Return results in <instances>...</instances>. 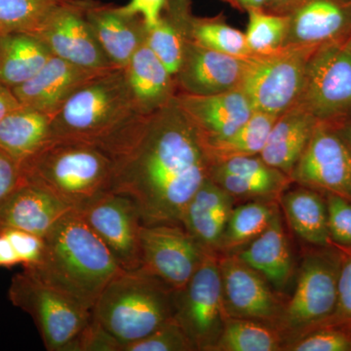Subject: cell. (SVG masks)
I'll return each mask as SVG.
<instances>
[{"mask_svg": "<svg viewBox=\"0 0 351 351\" xmlns=\"http://www.w3.org/2000/svg\"><path fill=\"white\" fill-rule=\"evenodd\" d=\"M104 149L112 160L110 191L130 198L144 226H181L211 166L204 141L176 97L141 115Z\"/></svg>", "mask_w": 351, "mask_h": 351, "instance_id": "1", "label": "cell"}, {"mask_svg": "<svg viewBox=\"0 0 351 351\" xmlns=\"http://www.w3.org/2000/svg\"><path fill=\"white\" fill-rule=\"evenodd\" d=\"M44 241L40 263L24 269L88 308H93L106 286L123 271L78 210L60 219Z\"/></svg>", "mask_w": 351, "mask_h": 351, "instance_id": "2", "label": "cell"}, {"mask_svg": "<svg viewBox=\"0 0 351 351\" xmlns=\"http://www.w3.org/2000/svg\"><path fill=\"white\" fill-rule=\"evenodd\" d=\"M141 117L132 101L124 68H113L78 88L51 117V141L105 147Z\"/></svg>", "mask_w": 351, "mask_h": 351, "instance_id": "3", "label": "cell"}, {"mask_svg": "<svg viewBox=\"0 0 351 351\" xmlns=\"http://www.w3.org/2000/svg\"><path fill=\"white\" fill-rule=\"evenodd\" d=\"M25 181L82 210L110 191L112 160L103 147L77 141L52 140L22 163Z\"/></svg>", "mask_w": 351, "mask_h": 351, "instance_id": "4", "label": "cell"}, {"mask_svg": "<svg viewBox=\"0 0 351 351\" xmlns=\"http://www.w3.org/2000/svg\"><path fill=\"white\" fill-rule=\"evenodd\" d=\"M175 291L142 267L114 277L92 314L122 346L140 341L174 318Z\"/></svg>", "mask_w": 351, "mask_h": 351, "instance_id": "5", "label": "cell"}, {"mask_svg": "<svg viewBox=\"0 0 351 351\" xmlns=\"http://www.w3.org/2000/svg\"><path fill=\"white\" fill-rule=\"evenodd\" d=\"M341 258V250L334 246L316 247L304 254L294 294L284 304L276 324L284 346L326 324L334 315Z\"/></svg>", "mask_w": 351, "mask_h": 351, "instance_id": "6", "label": "cell"}, {"mask_svg": "<svg viewBox=\"0 0 351 351\" xmlns=\"http://www.w3.org/2000/svg\"><path fill=\"white\" fill-rule=\"evenodd\" d=\"M8 298L31 315L49 351H66L92 318V309L27 269L12 277Z\"/></svg>", "mask_w": 351, "mask_h": 351, "instance_id": "7", "label": "cell"}, {"mask_svg": "<svg viewBox=\"0 0 351 351\" xmlns=\"http://www.w3.org/2000/svg\"><path fill=\"white\" fill-rule=\"evenodd\" d=\"M317 47L283 46L249 58L241 89L254 110L279 117L297 105L304 88L307 62Z\"/></svg>", "mask_w": 351, "mask_h": 351, "instance_id": "8", "label": "cell"}, {"mask_svg": "<svg viewBox=\"0 0 351 351\" xmlns=\"http://www.w3.org/2000/svg\"><path fill=\"white\" fill-rule=\"evenodd\" d=\"M297 105L325 123L351 117V34L313 51Z\"/></svg>", "mask_w": 351, "mask_h": 351, "instance_id": "9", "label": "cell"}, {"mask_svg": "<svg viewBox=\"0 0 351 351\" xmlns=\"http://www.w3.org/2000/svg\"><path fill=\"white\" fill-rule=\"evenodd\" d=\"M218 258L207 254L188 284L175 291V320L196 350L213 351L230 317L223 302Z\"/></svg>", "mask_w": 351, "mask_h": 351, "instance_id": "10", "label": "cell"}, {"mask_svg": "<svg viewBox=\"0 0 351 351\" xmlns=\"http://www.w3.org/2000/svg\"><path fill=\"white\" fill-rule=\"evenodd\" d=\"M290 178L300 186L351 201V151L336 125L318 121Z\"/></svg>", "mask_w": 351, "mask_h": 351, "instance_id": "11", "label": "cell"}, {"mask_svg": "<svg viewBox=\"0 0 351 351\" xmlns=\"http://www.w3.org/2000/svg\"><path fill=\"white\" fill-rule=\"evenodd\" d=\"M78 211L122 269L132 271L142 267L143 223L137 207L130 198L106 191Z\"/></svg>", "mask_w": 351, "mask_h": 351, "instance_id": "12", "label": "cell"}, {"mask_svg": "<svg viewBox=\"0 0 351 351\" xmlns=\"http://www.w3.org/2000/svg\"><path fill=\"white\" fill-rule=\"evenodd\" d=\"M141 253L142 269L174 291L188 284L207 255L179 225H143Z\"/></svg>", "mask_w": 351, "mask_h": 351, "instance_id": "13", "label": "cell"}, {"mask_svg": "<svg viewBox=\"0 0 351 351\" xmlns=\"http://www.w3.org/2000/svg\"><path fill=\"white\" fill-rule=\"evenodd\" d=\"M90 0H68L57 7L34 32L54 56L83 68L114 66L101 49L86 18ZM120 68V66H119Z\"/></svg>", "mask_w": 351, "mask_h": 351, "instance_id": "14", "label": "cell"}, {"mask_svg": "<svg viewBox=\"0 0 351 351\" xmlns=\"http://www.w3.org/2000/svg\"><path fill=\"white\" fill-rule=\"evenodd\" d=\"M218 263L228 316L276 327L285 302L272 291L267 279L240 260L237 254L219 255Z\"/></svg>", "mask_w": 351, "mask_h": 351, "instance_id": "15", "label": "cell"}, {"mask_svg": "<svg viewBox=\"0 0 351 351\" xmlns=\"http://www.w3.org/2000/svg\"><path fill=\"white\" fill-rule=\"evenodd\" d=\"M249 58L209 49L189 39L181 68L175 76L178 92L207 96L239 89Z\"/></svg>", "mask_w": 351, "mask_h": 351, "instance_id": "16", "label": "cell"}, {"mask_svg": "<svg viewBox=\"0 0 351 351\" xmlns=\"http://www.w3.org/2000/svg\"><path fill=\"white\" fill-rule=\"evenodd\" d=\"M176 100L205 145L230 137L255 112L241 89L207 96L178 92Z\"/></svg>", "mask_w": 351, "mask_h": 351, "instance_id": "17", "label": "cell"}, {"mask_svg": "<svg viewBox=\"0 0 351 351\" xmlns=\"http://www.w3.org/2000/svg\"><path fill=\"white\" fill-rule=\"evenodd\" d=\"M233 198L278 201L292 179L271 167L260 156H239L211 163L209 176Z\"/></svg>", "mask_w": 351, "mask_h": 351, "instance_id": "18", "label": "cell"}, {"mask_svg": "<svg viewBox=\"0 0 351 351\" xmlns=\"http://www.w3.org/2000/svg\"><path fill=\"white\" fill-rule=\"evenodd\" d=\"M287 16L284 46L319 47L351 34L350 0H302Z\"/></svg>", "mask_w": 351, "mask_h": 351, "instance_id": "19", "label": "cell"}, {"mask_svg": "<svg viewBox=\"0 0 351 351\" xmlns=\"http://www.w3.org/2000/svg\"><path fill=\"white\" fill-rule=\"evenodd\" d=\"M113 68H83L53 55L38 75L12 90L21 105L51 115L78 88Z\"/></svg>", "mask_w": 351, "mask_h": 351, "instance_id": "20", "label": "cell"}, {"mask_svg": "<svg viewBox=\"0 0 351 351\" xmlns=\"http://www.w3.org/2000/svg\"><path fill=\"white\" fill-rule=\"evenodd\" d=\"M86 18L101 49L114 66L125 68L145 43L147 29L144 20L124 12L121 6L90 0Z\"/></svg>", "mask_w": 351, "mask_h": 351, "instance_id": "21", "label": "cell"}, {"mask_svg": "<svg viewBox=\"0 0 351 351\" xmlns=\"http://www.w3.org/2000/svg\"><path fill=\"white\" fill-rule=\"evenodd\" d=\"M71 210L49 191L24 180L0 204V230L15 228L44 239Z\"/></svg>", "mask_w": 351, "mask_h": 351, "instance_id": "22", "label": "cell"}, {"mask_svg": "<svg viewBox=\"0 0 351 351\" xmlns=\"http://www.w3.org/2000/svg\"><path fill=\"white\" fill-rule=\"evenodd\" d=\"M234 198L207 178L186 205L181 226L205 253L219 255Z\"/></svg>", "mask_w": 351, "mask_h": 351, "instance_id": "23", "label": "cell"}, {"mask_svg": "<svg viewBox=\"0 0 351 351\" xmlns=\"http://www.w3.org/2000/svg\"><path fill=\"white\" fill-rule=\"evenodd\" d=\"M124 71L132 101L141 115L165 107L178 93L175 76L145 43L136 51Z\"/></svg>", "mask_w": 351, "mask_h": 351, "instance_id": "24", "label": "cell"}, {"mask_svg": "<svg viewBox=\"0 0 351 351\" xmlns=\"http://www.w3.org/2000/svg\"><path fill=\"white\" fill-rule=\"evenodd\" d=\"M237 255L265 277L276 291L286 288L293 274V256L280 208L269 226Z\"/></svg>", "mask_w": 351, "mask_h": 351, "instance_id": "25", "label": "cell"}, {"mask_svg": "<svg viewBox=\"0 0 351 351\" xmlns=\"http://www.w3.org/2000/svg\"><path fill=\"white\" fill-rule=\"evenodd\" d=\"M318 121L301 106L295 105L276 119L260 157L271 167L290 177L311 141Z\"/></svg>", "mask_w": 351, "mask_h": 351, "instance_id": "26", "label": "cell"}, {"mask_svg": "<svg viewBox=\"0 0 351 351\" xmlns=\"http://www.w3.org/2000/svg\"><path fill=\"white\" fill-rule=\"evenodd\" d=\"M278 204L288 226L300 239L314 247L332 246L328 230L326 200L318 191L302 186L287 189L279 197Z\"/></svg>", "mask_w": 351, "mask_h": 351, "instance_id": "27", "label": "cell"}, {"mask_svg": "<svg viewBox=\"0 0 351 351\" xmlns=\"http://www.w3.org/2000/svg\"><path fill=\"white\" fill-rule=\"evenodd\" d=\"M191 0H168L158 22L147 29L145 44L162 62L171 75L181 68L184 47L189 39Z\"/></svg>", "mask_w": 351, "mask_h": 351, "instance_id": "28", "label": "cell"}, {"mask_svg": "<svg viewBox=\"0 0 351 351\" xmlns=\"http://www.w3.org/2000/svg\"><path fill=\"white\" fill-rule=\"evenodd\" d=\"M47 46L34 34L12 32L0 36V82L20 86L31 80L52 58Z\"/></svg>", "mask_w": 351, "mask_h": 351, "instance_id": "29", "label": "cell"}, {"mask_svg": "<svg viewBox=\"0 0 351 351\" xmlns=\"http://www.w3.org/2000/svg\"><path fill=\"white\" fill-rule=\"evenodd\" d=\"M50 141V115L34 108L21 106L0 123V149L21 164Z\"/></svg>", "mask_w": 351, "mask_h": 351, "instance_id": "30", "label": "cell"}, {"mask_svg": "<svg viewBox=\"0 0 351 351\" xmlns=\"http://www.w3.org/2000/svg\"><path fill=\"white\" fill-rule=\"evenodd\" d=\"M278 210V201L270 200H254L233 207L226 223L219 255L237 254L257 239Z\"/></svg>", "mask_w": 351, "mask_h": 351, "instance_id": "31", "label": "cell"}, {"mask_svg": "<svg viewBox=\"0 0 351 351\" xmlns=\"http://www.w3.org/2000/svg\"><path fill=\"white\" fill-rule=\"evenodd\" d=\"M278 117L255 112L230 137L205 145L211 163L239 156H260Z\"/></svg>", "mask_w": 351, "mask_h": 351, "instance_id": "32", "label": "cell"}, {"mask_svg": "<svg viewBox=\"0 0 351 351\" xmlns=\"http://www.w3.org/2000/svg\"><path fill=\"white\" fill-rule=\"evenodd\" d=\"M284 339L276 327L246 318L228 317L213 351H280Z\"/></svg>", "mask_w": 351, "mask_h": 351, "instance_id": "33", "label": "cell"}, {"mask_svg": "<svg viewBox=\"0 0 351 351\" xmlns=\"http://www.w3.org/2000/svg\"><path fill=\"white\" fill-rule=\"evenodd\" d=\"M189 38L193 43L209 49L239 58L253 56L247 45L245 34L226 24L219 18L191 17Z\"/></svg>", "mask_w": 351, "mask_h": 351, "instance_id": "34", "label": "cell"}, {"mask_svg": "<svg viewBox=\"0 0 351 351\" xmlns=\"http://www.w3.org/2000/svg\"><path fill=\"white\" fill-rule=\"evenodd\" d=\"M68 0H0V36L34 34L51 13Z\"/></svg>", "mask_w": 351, "mask_h": 351, "instance_id": "35", "label": "cell"}, {"mask_svg": "<svg viewBox=\"0 0 351 351\" xmlns=\"http://www.w3.org/2000/svg\"><path fill=\"white\" fill-rule=\"evenodd\" d=\"M249 24L245 32L247 45L254 55H267L280 49L285 43L288 16L250 10Z\"/></svg>", "mask_w": 351, "mask_h": 351, "instance_id": "36", "label": "cell"}, {"mask_svg": "<svg viewBox=\"0 0 351 351\" xmlns=\"http://www.w3.org/2000/svg\"><path fill=\"white\" fill-rule=\"evenodd\" d=\"M288 351H351V327L326 323L284 346Z\"/></svg>", "mask_w": 351, "mask_h": 351, "instance_id": "37", "label": "cell"}, {"mask_svg": "<svg viewBox=\"0 0 351 351\" xmlns=\"http://www.w3.org/2000/svg\"><path fill=\"white\" fill-rule=\"evenodd\" d=\"M191 339L175 318L161 325L147 337L130 343L123 351H195Z\"/></svg>", "mask_w": 351, "mask_h": 351, "instance_id": "38", "label": "cell"}, {"mask_svg": "<svg viewBox=\"0 0 351 351\" xmlns=\"http://www.w3.org/2000/svg\"><path fill=\"white\" fill-rule=\"evenodd\" d=\"M328 213V230L332 246L351 249V201L325 193Z\"/></svg>", "mask_w": 351, "mask_h": 351, "instance_id": "39", "label": "cell"}, {"mask_svg": "<svg viewBox=\"0 0 351 351\" xmlns=\"http://www.w3.org/2000/svg\"><path fill=\"white\" fill-rule=\"evenodd\" d=\"M122 346L100 323L93 317L66 351H121Z\"/></svg>", "mask_w": 351, "mask_h": 351, "instance_id": "40", "label": "cell"}, {"mask_svg": "<svg viewBox=\"0 0 351 351\" xmlns=\"http://www.w3.org/2000/svg\"><path fill=\"white\" fill-rule=\"evenodd\" d=\"M0 232L10 240L16 255L24 267H36L40 263L45 247L43 237L15 228H2Z\"/></svg>", "mask_w": 351, "mask_h": 351, "instance_id": "41", "label": "cell"}, {"mask_svg": "<svg viewBox=\"0 0 351 351\" xmlns=\"http://www.w3.org/2000/svg\"><path fill=\"white\" fill-rule=\"evenodd\" d=\"M339 250L341 258L338 283V304L334 315L327 323L351 327V249Z\"/></svg>", "mask_w": 351, "mask_h": 351, "instance_id": "42", "label": "cell"}, {"mask_svg": "<svg viewBox=\"0 0 351 351\" xmlns=\"http://www.w3.org/2000/svg\"><path fill=\"white\" fill-rule=\"evenodd\" d=\"M23 181L22 164L0 149V204Z\"/></svg>", "mask_w": 351, "mask_h": 351, "instance_id": "43", "label": "cell"}, {"mask_svg": "<svg viewBox=\"0 0 351 351\" xmlns=\"http://www.w3.org/2000/svg\"><path fill=\"white\" fill-rule=\"evenodd\" d=\"M168 0H130L128 4L121 6L122 10L130 15L140 16L147 29H152L158 22L164 7Z\"/></svg>", "mask_w": 351, "mask_h": 351, "instance_id": "44", "label": "cell"}, {"mask_svg": "<svg viewBox=\"0 0 351 351\" xmlns=\"http://www.w3.org/2000/svg\"><path fill=\"white\" fill-rule=\"evenodd\" d=\"M20 101L11 88L0 82V123L14 110L21 107Z\"/></svg>", "mask_w": 351, "mask_h": 351, "instance_id": "45", "label": "cell"}, {"mask_svg": "<svg viewBox=\"0 0 351 351\" xmlns=\"http://www.w3.org/2000/svg\"><path fill=\"white\" fill-rule=\"evenodd\" d=\"M19 263V258L16 255L10 240L0 232V267H12Z\"/></svg>", "mask_w": 351, "mask_h": 351, "instance_id": "46", "label": "cell"}, {"mask_svg": "<svg viewBox=\"0 0 351 351\" xmlns=\"http://www.w3.org/2000/svg\"><path fill=\"white\" fill-rule=\"evenodd\" d=\"M302 0H265V11L278 15H288Z\"/></svg>", "mask_w": 351, "mask_h": 351, "instance_id": "47", "label": "cell"}, {"mask_svg": "<svg viewBox=\"0 0 351 351\" xmlns=\"http://www.w3.org/2000/svg\"><path fill=\"white\" fill-rule=\"evenodd\" d=\"M242 10H265V0H225Z\"/></svg>", "mask_w": 351, "mask_h": 351, "instance_id": "48", "label": "cell"}, {"mask_svg": "<svg viewBox=\"0 0 351 351\" xmlns=\"http://www.w3.org/2000/svg\"><path fill=\"white\" fill-rule=\"evenodd\" d=\"M348 122H341L339 124H335L337 125V128L339 129V131L341 132L343 137L345 138L346 143H348V147H350L351 151V117H348Z\"/></svg>", "mask_w": 351, "mask_h": 351, "instance_id": "49", "label": "cell"}, {"mask_svg": "<svg viewBox=\"0 0 351 351\" xmlns=\"http://www.w3.org/2000/svg\"><path fill=\"white\" fill-rule=\"evenodd\" d=\"M350 3H351V0H350Z\"/></svg>", "mask_w": 351, "mask_h": 351, "instance_id": "50", "label": "cell"}]
</instances>
